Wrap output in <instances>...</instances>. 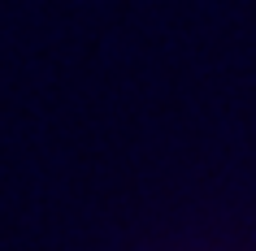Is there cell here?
Instances as JSON below:
<instances>
[]
</instances>
